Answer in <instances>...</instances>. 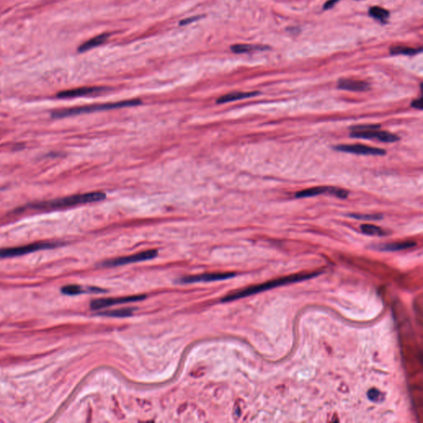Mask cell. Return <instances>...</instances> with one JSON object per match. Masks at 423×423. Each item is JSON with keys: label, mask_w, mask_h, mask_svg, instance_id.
<instances>
[{"label": "cell", "mask_w": 423, "mask_h": 423, "mask_svg": "<svg viewBox=\"0 0 423 423\" xmlns=\"http://www.w3.org/2000/svg\"><path fill=\"white\" fill-rule=\"evenodd\" d=\"M422 49L412 48L408 46H396L390 48L389 52L392 56H398V55H404V56H413L421 52Z\"/></svg>", "instance_id": "obj_17"}, {"label": "cell", "mask_w": 423, "mask_h": 423, "mask_svg": "<svg viewBox=\"0 0 423 423\" xmlns=\"http://www.w3.org/2000/svg\"><path fill=\"white\" fill-rule=\"evenodd\" d=\"M158 251L156 250H149L137 253L134 255L123 256V257L115 258L112 260H105L102 263V266L105 267H114L121 265H128L132 263L141 262L145 260H152L157 256Z\"/></svg>", "instance_id": "obj_6"}, {"label": "cell", "mask_w": 423, "mask_h": 423, "mask_svg": "<svg viewBox=\"0 0 423 423\" xmlns=\"http://www.w3.org/2000/svg\"><path fill=\"white\" fill-rule=\"evenodd\" d=\"M334 150L347 153L367 155V156H384L386 154L384 149L373 147L361 144H342L335 145Z\"/></svg>", "instance_id": "obj_7"}, {"label": "cell", "mask_w": 423, "mask_h": 423, "mask_svg": "<svg viewBox=\"0 0 423 423\" xmlns=\"http://www.w3.org/2000/svg\"><path fill=\"white\" fill-rule=\"evenodd\" d=\"M350 217L355 218V219L366 220V221H370V220H380L382 219L383 216L380 214H360V213H352L349 215Z\"/></svg>", "instance_id": "obj_23"}, {"label": "cell", "mask_w": 423, "mask_h": 423, "mask_svg": "<svg viewBox=\"0 0 423 423\" xmlns=\"http://www.w3.org/2000/svg\"><path fill=\"white\" fill-rule=\"evenodd\" d=\"M58 244L52 243H37L29 245L18 247L5 248L0 250V258L17 257L20 255H27L37 250H46L56 247Z\"/></svg>", "instance_id": "obj_5"}, {"label": "cell", "mask_w": 423, "mask_h": 423, "mask_svg": "<svg viewBox=\"0 0 423 423\" xmlns=\"http://www.w3.org/2000/svg\"><path fill=\"white\" fill-rule=\"evenodd\" d=\"M338 88L353 92H365L370 90V85L367 82L355 79H342L338 81Z\"/></svg>", "instance_id": "obj_11"}, {"label": "cell", "mask_w": 423, "mask_h": 423, "mask_svg": "<svg viewBox=\"0 0 423 423\" xmlns=\"http://www.w3.org/2000/svg\"><path fill=\"white\" fill-rule=\"evenodd\" d=\"M331 190H332V187H314V188L304 189L296 193L295 197L298 199H305V198H311V197L317 196L323 194L331 195Z\"/></svg>", "instance_id": "obj_14"}, {"label": "cell", "mask_w": 423, "mask_h": 423, "mask_svg": "<svg viewBox=\"0 0 423 423\" xmlns=\"http://www.w3.org/2000/svg\"><path fill=\"white\" fill-rule=\"evenodd\" d=\"M236 276L234 273H209L197 276H186L181 280V283H192L199 282L224 281Z\"/></svg>", "instance_id": "obj_9"}, {"label": "cell", "mask_w": 423, "mask_h": 423, "mask_svg": "<svg viewBox=\"0 0 423 423\" xmlns=\"http://www.w3.org/2000/svg\"><path fill=\"white\" fill-rule=\"evenodd\" d=\"M380 125H359L355 126L352 129L350 137L360 139H377L382 142H395L399 140V138L395 134L380 131Z\"/></svg>", "instance_id": "obj_4"}, {"label": "cell", "mask_w": 423, "mask_h": 423, "mask_svg": "<svg viewBox=\"0 0 423 423\" xmlns=\"http://www.w3.org/2000/svg\"><path fill=\"white\" fill-rule=\"evenodd\" d=\"M417 245L415 242L406 241V242H398V243H386L380 244L375 247L376 249L384 251H398V250H407Z\"/></svg>", "instance_id": "obj_13"}, {"label": "cell", "mask_w": 423, "mask_h": 423, "mask_svg": "<svg viewBox=\"0 0 423 423\" xmlns=\"http://www.w3.org/2000/svg\"><path fill=\"white\" fill-rule=\"evenodd\" d=\"M202 18H203V16H194V17H192V18H185L184 20L181 21L180 23H179V25H187V24H189V23L196 22V21L199 20V19Z\"/></svg>", "instance_id": "obj_24"}, {"label": "cell", "mask_w": 423, "mask_h": 423, "mask_svg": "<svg viewBox=\"0 0 423 423\" xmlns=\"http://www.w3.org/2000/svg\"><path fill=\"white\" fill-rule=\"evenodd\" d=\"M268 49L270 48L266 46H258V45H250V44H237L231 46V50L236 54L248 53V52L255 51H265Z\"/></svg>", "instance_id": "obj_16"}, {"label": "cell", "mask_w": 423, "mask_h": 423, "mask_svg": "<svg viewBox=\"0 0 423 423\" xmlns=\"http://www.w3.org/2000/svg\"><path fill=\"white\" fill-rule=\"evenodd\" d=\"M140 105H141V100H130L119 101V102L86 105L81 107L55 110L51 112V117L53 118H63V117H72V116L90 113V112H101V111H107V110L116 109V108H122V107H133Z\"/></svg>", "instance_id": "obj_2"}, {"label": "cell", "mask_w": 423, "mask_h": 423, "mask_svg": "<svg viewBox=\"0 0 423 423\" xmlns=\"http://www.w3.org/2000/svg\"><path fill=\"white\" fill-rule=\"evenodd\" d=\"M369 13L372 18L381 21V22H385L389 18V12L388 11L386 10L385 8H380V7H376V6L370 8Z\"/></svg>", "instance_id": "obj_19"}, {"label": "cell", "mask_w": 423, "mask_h": 423, "mask_svg": "<svg viewBox=\"0 0 423 423\" xmlns=\"http://www.w3.org/2000/svg\"><path fill=\"white\" fill-rule=\"evenodd\" d=\"M105 91L102 87H81L77 89L64 90L57 94L59 99H72V98L82 97L87 95H95Z\"/></svg>", "instance_id": "obj_10"}, {"label": "cell", "mask_w": 423, "mask_h": 423, "mask_svg": "<svg viewBox=\"0 0 423 423\" xmlns=\"http://www.w3.org/2000/svg\"><path fill=\"white\" fill-rule=\"evenodd\" d=\"M259 92H232L222 95L217 100V105L227 104V103L233 102L237 100H245L249 98L255 97L259 95Z\"/></svg>", "instance_id": "obj_12"}, {"label": "cell", "mask_w": 423, "mask_h": 423, "mask_svg": "<svg viewBox=\"0 0 423 423\" xmlns=\"http://www.w3.org/2000/svg\"><path fill=\"white\" fill-rule=\"evenodd\" d=\"M62 292L67 295H76V294L83 293L84 290L80 286L76 285V284H70V285L64 286L62 288Z\"/></svg>", "instance_id": "obj_21"}, {"label": "cell", "mask_w": 423, "mask_h": 423, "mask_svg": "<svg viewBox=\"0 0 423 423\" xmlns=\"http://www.w3.org/2000/svg\"><path fill=\"white\" fill-rule=\"evenodd\" d=\"M133 309H120L112 311H105L101 313V315L111 317H127L133 314Z\"/></svg>", "instance_id": "obj_20"}, {"label": "cell", "mask_w": 423, "mask_h": 423, "mask_svg": "<svg viewBox=\"0 0 423 423\" xmlns=\"http://www.w3.org/2000/svg\"><path fill=\"white\" fill-rule=\"evenodd\" d=\"M109 36L108 34H100L99 36H95L89 41H85L84 43L82 44L81 46H79V49H78V51L79 52H84V51L95 48V47L102 45L103 43H105Z\"/></svg>", "instance_id": "obj_15"}, {"label": "cell", "mask_w": 423, "mask_h": 423, "mask_svg": "<svg viewBox=\"0 0 423 423\" xmlns=\"http://www.w3.org/2000/svg\"><path fill=\"white\" fill-rule=\"evenodd\" d=\"M362 232L369 236H386L388 232L380 227L373 224H363L360 226Z\"/></svg>", "instance_id": "obj_18"}, {"label": "cell", "mask_w": 423, "mask_h": 423, "mask_svg": "<svg viewBox=\"0 0 423 423\" xmlns=\"http://www.w3.org/2000/svg\"><path fill=\"white\" fill-rule=\"evenodd\" d=\"M338 1H339V0H328V1L324 4V9H330V8H333L335 4H336Z\"/></svg>", "instance_id": "obj_26"}, {"label": "cell", "mask_w": 423, "mask_h": 423, "mask_svg": "<svg viewBox=\"0 0 423 423\" xmlns=\"http://www.w3.org/2000/svg\"><path fill=\"white\" fill-rule=\"evenodd\" d=\"M145 296L144 295H133L123 297V298H100V299L92 301L90 306L93 310H99V309H105L107 307L114 306L117 304L138 302V301L145 299Z\"/></svg>", "instance_id": "obj_8"}, {"label": "cell", "mask_w": 423, "mask_h": 423, "mask_svg": "<svg viewBox=\"0 0 423 423\" xmlns=\"http://www.w3.org/2000/svg\"><path fill=\"white\" fill-rule=\"evenodd\" d=\"M368 397L374 403H381L384 400V393L376 388H371L368 392Z\"/></svg>", "instance_id": "obj_22"}, {"label": "cell", "mask_w": 423, "mask_h": 423, "mask_svg": "<svg viewBox=\"0 0 423 423\" xmlns=\"http://www.w3.org/2000/svg\"><path fill=\"white\" fill-rule=\"evenodd\" d=\"M317 274H309V275H294V276H288L284 278L278 279L276 281H270L267 283L259 284V285L250 286L248 288H244L242 290L234 292V293H230L228 295L226 296L223 298L222 301L223 302H230V301L237 300L240 298H245L247 296L253 295L255 293H260L263 291L268 290L270 288H276L279 286L285 285L288 283H295V282H299V281L308 280V279L312 278L314 276H316Z\"/></svg>", "instance_id": "obj_3"}, {"label": "cell", "mask_w": 423, "mask_h": 423, "mask_svg": "<svg viewBox=\"0 0 423 423\" xmlns=\"http://www.w3.org/2000/svg\"><path fill=\"white\" fill-rule=\"evenodd\" d=\"M412 107H414L416 109H423V99L422 97L419 98L418 100H413L412 103Z\"/></svg>", "instance_id": "obj_25"}, {"label": "cell", "mask_w": 423, "mask_h": 423, "mask_svg": "<svg viewBox=\"0 0 423 423\" xmlns=\"http://www.w3.org/2000/svg\"><path fill=\"white\" fill-rule=\"evenodd\" d=\"M105 199H106V194L104 192H90V193L75 194V195L53 199L49 201L39 202L36 204H30L28 207L32 209H39V210L67 209V208L78 206L82 204L103 201Z\"/></svg>", "instance_id": "obj_1"}]
</instances>
